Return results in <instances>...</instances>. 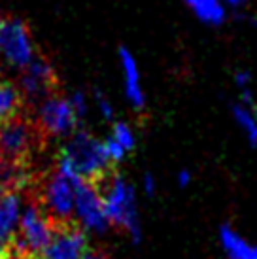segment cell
I'll list each match as a JSON object with an SVG mask.
<instances>
[{
    "label": "cell",
    "instance_id": "1",
    "mask_svg": "<svg viewBox=\"0 0 257 259\" xmlns=\"http://www.w3.org/2000/svg\"><path fill=\"white\" fill-rule=\"evenodd\" d=\"M61 159H64L79 180L95 184L106 174L114 172L115 163L110 159L104 142H99L89 133H74L70 142L64 146Z\"/></svg>",
    "mask_w": 257,
    "mask_h": 259
},
{
    "label": "cell",
    "instance_id": "2",
    "mask_svg": "<svg viewBox=\"0 0 257 259\" xmlns=\"http://www.w3.org/2000/svg\"><path fill=\"white\" fill-rule=\"evenodd\" d=\"M93 186V189L99 193L100 201L104 204L108 222L128 231L133 240H140V225H138V216H136L135 206V191L131 189L127 182L117 174V170L106 174Z\"/></svg>",
    "mask_w": 257,
    "mask_h": 259
},
{
    "label": "cell",
    "instance_id": "3",
    "mask_svg": "<svg viewBox=\"0 0 257 259\" xmlns=\"http://www.w3.org/2000/svg\"><path fill=\"white\" fill-rule=\"evenodd\" d=\"M36 57L34 40L27 23L17 17H0V59L8 66L23 70Z\"/></svg>",
    "mask_w": 257,
    "mask_h": 259
},
{
    "label": "cell",
    "instance_id": "4",
    "mask_svg": "<svg viewBox=\"0 0 257 259\" xmlns=\"http://www.w3.org/2000/svg\"><path fill=\"white\" fill-rule=\"evenodd\" d=\"M87 252L83 227L74 218L51 220V237L44 248V259H81Z\"/></svg>",
    "mask_w": 257,
    "mask_h": 259
},
{
    "label": "cell",
    "instance_id": "5",
    "mask_svg": "<svg viewBox=\"0 0 257 259\" xmlns=\"http://www.w3.org/2000/svg\"><path fill=\"white\" fill-rule=\"evenodd\" d=\"M78 114L72 106L70 97L50 95L40 101L38 108V127L46 137H64L72 135L78 127Z\"/></svg>",
    "mask_w": 257,
    "mask_h": 259
},
{
    "label": "cell",
    "instance_id": "6",
    "mask_svg": "<svg viewBox=\"0 0 257 259\" xmlns=\"http://www.w3.org/2000/svg\"><path fill=\"white\" fill-rule=\"evenodd\" d=\"M57 87V76L50 61L44 57H36L29 66L21 70L19 89L23 97H29L32 101H44L46 97L53 95V89Z\"/></svg>",
    "mask_w": 257,
    "mask_h": 259
},
{
    "label": "cell",
    "instance_id": "7",
    "mask_svg": "<svg viewBox=\"0 0 257 259\" xmlns=\"http://www.w3.org/2000/svg\"><path fill=\"white\" fill-rule=\"evenodd\" d=\"M74 201H76V208L81 218V222L85 227L95 231H104L108 223L106 212H104V204L100 201L99 193L93 189V186H89L87 182L74 178Z\"/></svg>",
    "mask_w": 257,
    "mask_h": 259
},
{
    "label": "cell",
    "instance_id": "8",
    "mask_svg": "<svg viewBox=\"0 0 257 259\" xmlns=\"http://www.w3.org/2000/svg\"><path fill=\"white\" fill-rule=\"evenodd\" d=\"M19 235L29 244V248L36 253H42L44 248L48 246L51 237V220L42 210L30 202V206L21 216L19 222Z\"/></svg>",
    "mask_w": 257,
    "mask_h": 259
},
{
    "label": "cell",
    "instance_id": "9",
    "mask_svg": "<svg viewBox=\"0 0 257 259\" xmlns=\"http://www.w3.org/2000/svg\"><path fill=\"white\" fill-rule=\"evenodd\" d=\"M119 66L123 74V85H125V97L135 110H144L146 106V93L142 85V72L136 61L135 53L128 48H119Z\"/></svg>",
    "mask_w": 257,
    "mask_h": 259
},
{
    "label": "cell",
    "instance_id": "10",
    "mask_svg": "<svg viewBox=\"0 0 257 259\" xmlns=\"http://www.w3.org/2000/svg\"><path fill=\"white\" fill-rule=\"evenodd\" d=\"M186 6L200 23L218 27L227 19V4L225 0H184Z\"/></svg>",
    "mask_w": 257,
    "mask_h": 259
},
{
    "label": "cell",
    "instance_id": "11",
    "mask_svg": "<svg viewBox=\"0 0 257 259\" xmlns=\"http://www.w3.org/2000/svg\"><path fill=\"white\" fill-rule=\"evenodd\" d=\"M220 240L229 259H257V246L250 244L246 238L236 235L229 225L222 227Z\"/></svg>",
    "mask_w": 257,
    "mask_h": 259
},
{
    "label": "cell",
    "instance_id": "12",
    "mask_svg": "<svg viewBox=\"0 0 257 259\" xmlns=\"http://www.w3.org/2000/svg\"><path fill=\"white\" fill-rule=\"evenodd\" d=\"M19 216V199L17 191H6L0 195V244L12 235Z\"/></svg>",
    "mask_w": 257,
    "mask_h": 259
},
{
    "label": "cell",
    "instance_id": "13",
    "mask_svg": "<svg viewBox=\"0 0 257 259\" xmlns=\"http://www.w3.org/2000/svg\"><path fill=\"white\" fill-rule=\"evenodd\" d=\"M233 117L236 125L244 131L246 138L250 140L251 146H257V110L253 102H236L233 104Z\"/></svg>",
    "mask_w": 257,
    "mask_h": 259
},
{
    "label": "cell",
    "instance_id": "14",
    "mask_svg": "<svg viewBox=\"0 0 257 259\" xmlns=\"http://www.w3.org/2000/svg\"><path fill=\"white\" fill-rule=\"evenodd\" d=\"M23 104V93L19 87L10 81H0V121L19 114Z\"/></svg>",
    "mask_w": 257,
    "mask_h": 259
},
{
    "label": "cell",
    "instance_id": "15",
    "mask_svg": "<svg viewBox=\"0 0 257 259\" xmlns=\"http://www.w3.org/2000/svg\"><path fill=\"white\" fill-rule=\"evenodd\" d=\"M112 138H115L127 151L135 148V135H133V131H131V127H128L127 123H123V121L114 123Z\"/></svg>",
    "mask_w": 257,
    "mask_h": 259
},
{
    "label": "cell",
    "instance_id": "16",
    "mask_svg": "<svg viewBox=\"0 0 257 259\" xmlns=\"http://www.w3.org/2000/svg\"><path fill=\"white\" fill-rule=\"evenodd\" d=\"M104 146H106V151H108V155H110V159L114 161L115 165H117V163H119V161L125 157V153H127V150H125V148H123V146L119 144L115 138H112V137H110L106 142H104Z\"/></svg>",
    "mask_w": 257,
    "mask_h": 259
},
{
    "label": "cell",
    "instance_id": "17",
    "mask_svg": "<svg viewBox=\"0 0 257 259\" xmlns=\"http://www.w3.org/2000/svg\"><path fill=\"white\" fill-rule=\"evenodd\" d=\"M95 102H97V106H99L100 114L108 117V119H112V115H114V108H112V102L108 101L104 95L100 93V91H95Z\"/></svg>",
    "mask_w": 257,
    "mask_h": 259
},
{
    "label": "cell",
    "instance_id": "18",
    "mask_svg": "<svg viewBox=\"0 0 257 259\" xmlns=\"http://www.w3.org/2000/svg\"><path fill=\"white\" fill-rule=\"evenodd\" d=\"M70 102H72V106H74V110H76L78 117L85 115V112H87V97H85V93L76 91V93L70 97Z\"/></svg>",
    "mask_w": 257,
    "mask_h": 259
},
{
    "label": "cell",
    "instance_id": "19",
    "mask_svg": "<svg viewBox=\"0 0 257 259\" xmlns=\"http://www.w3.org/2000/svg\"><path fill=\"white\" fill-rule=\"evenodd\" d=\"M235 83H236V87H238L240 91H244V89H250V83H251L250 72H246V70H238V72L235 74Z\"/></svg>",
    "mask_w": 257,
    "mask_h": 259
},
{
    "label": "cell",
    "instance_id": "20",
    "mask_svg": "<svg viewBox=\"0 0 257 259\" xmlns=\"http://www.w3.org/2000/svg\"><path fill=\"white\" fill-rule=\"evenodd\" d=\"M81 259H110V255L104 250H99V248H87V252L83 253Z\"/></svg>",
    "mask_w": 257,
    "mask_h": 259
},
{
    "label": "cell",
    "instance_id": "21",
    "mask_svg": "<svg viewBox=\"0 0 257 259\" xmlns=\"http://www.w3.org/2000/svg\"><path fill=\"white\" fill-rule=\"evenodd\" d=\"M250 0H225V4H227V8H244L246 4H248Z\"/></svg>",
    "mask_w": 257,
    "mask_h": 259
},
{
    "label": "cell",
    "instance_id": "22",
    "mask_svg": "<svg viewBox=\"0 0 257 259\" xmlns=\"http://www.w3.org/2000/svg\"><path fill=\"white\" fill-rule=\"evenodd\" d=\"M178 180H180V184H182V186H187V184H189V172L182 170V172H180V176H178Z\"/></svg>",
    "mask_w": 257,
    "mask_h": 259
},
{
    "label": "cell",
    "instance_id": "23",
    "mask_svg": "<svg viewBox=\"0 0 257 259\" xmlns=\"http://www.w3.org/2000/svg\"><path fill=\"white\" fill-rule=\"evenodd\" d=\"M146 191L153 193V178H151L150 174H146Z\"/></svg>",
    "mask_w": 257,
    "mask_h": 259
},
{
    "label": "cell",
    "instance_id": "24",
    "mask_svg": "<svg viewBox=\"0 0 257 259\" xmlns=\"http://www.w3.org/2000/svg\"><path fill=\"white\" fill-rule=\"evenodd\" d=\"M0 259H8V257H6V253L2 252V248H0Z\"/></svg>",
    "mask_w": 257,
    "mask_h": 259
},
{
    "label": "cell",
    "instance_id": "25",
    "mask_svg": "<svg viewBox=\"0 0 257 259\" xmlns=\"http://www.w3.org/2000/svg\"><path fill=\"white\" fill-rule=\"evenodd\" d=\"M0 81H2V78H0Z\"/></svg>",
    "mask_w": 257,
    "mask_h": 259
}]
</instances>
